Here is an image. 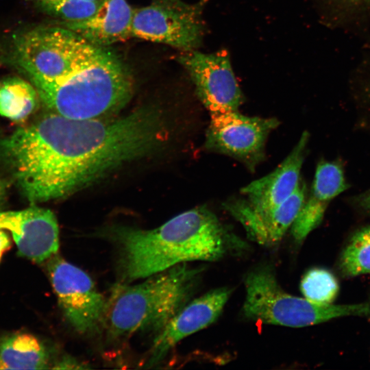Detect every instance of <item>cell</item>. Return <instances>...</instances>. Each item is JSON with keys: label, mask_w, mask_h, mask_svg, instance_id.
I'll use <instances>...</instances> for the list:
<instances>
[{"label": "cell", "mask_w": 370, "mask_h": 370, "mask_svg": "<svg viewBox=\"0 0 370 370\" xmlns=\"http://www.w3.org/2000/svg\"><path fill=\"white\" fill-rule=\"evenodd\" d=\"M163 129L162 114L154 108L113 119L52 112L1 138L0 162L29 201H47L156 149Z\"/></svg>", "instance_id": "obj_1"}, {"label": "cell", "mask_w": 370, "mask_h": 370, "mask_svg": "<svg viewBox=\"0 0 370 370\" xmlns=\"http://www.w3.org/2000/svg\"><path fill=\"white\" fill-rule=\"evenodd\" d=\"M0 62L25 74L52 112L99 119L123 107L133 79L122 60L64 26H37L0 44Z\"/></svg>", "instance_id": "obj_2"}, {"label": "cell", "mask_w": 370, "mask_h": 370, "mask_svg": "<svg viewBox=\"0 0 370 370\" xmlns=\"http://www.w3.org/2000/svg\"><path fill=\"white\" fill-rule=\"evenodd\" d=\"M119 265L125 281L147 278L190 261H216L241 243L208 208L184 212L153 230L115 227Z\"/></svg>", "instance_id": "obj_3"}, {"label": "cell", "mask_w": 370, "mask_h": 370, "mask_svg": "<svg viewBox=\"0 0 370 370\" xmlns=\"http://www.w3.org/2000/svg\"><path fill=\"white\" fill-rule=\"evenodd\" d=\"M201 269L186 262L157 273L142 283L114 287L104 321L113 337L160 332L190 301Z\"/></svg>", "instance_id": "obj_4"}, {"label": "cell", "mask_w": 370, "mask_h": 370, "mask_svg": "<svg viewBox=\"0 0 370 370\" xmlns=\"http://www.w3.org/2000/svg\"><path fill=\"white\" fill-rule=\"evenodd\" d=\"M243 312L248 319L291 328L306 327L347 316L370 314V304H322L292 295L279 285L271 269L247 274Z\"/></svg>", "instance_id": "obj_5"}, {"label": "cell", "mask_w": 370, "mask_h": 370, "mask_svg": "<svg viewBox=\"0 0 370 370\" xmlns=\"http://www.w3.org/2000/svg\"><path fill=\"white\" fill-rule=\"evenodd\" d=\"M206 0H153L134 9L132 36L162 43L184 51L199 47L204 36L202 18Z\"/></svg>", "instance_id": "obj_6"}, {"label": "cell", "mask_w": 370, "mask_h": 370, "mask_svg": "<svg viewBox=\"0 0 370 370\" xmlns=\"http://www.w3.org/2000/svg\"><path fill=\"white\" fill-rule=\"evenodd\" d=\"M47 266L59 305L69 323L82 334L96 332L104 322L107 302L91 278L56 254Z\"/></svg>", "instance_id": "obj_7"}, {"label": "cell", "mask_w": 370, "mask_h": 370, "mask_svg": "<svg viewBox=\"0 0 370 370\" xmlns=\"http://www.w3.org/2000/svg\"><path fill=\"white\" fill-rule=\"evenodd\" d=\"M205 147L232 156L254 167L264 158V148L270 132L279 121L275 118L247 116L238 110L210 113Z\"/></svg>", "instance_id": "obj_8"}, {"label": "cell", "mask_w": 370, "mask_h": 370, "mask_svg": "<svg viewBox=\"0 0 370 370\" xmlns=\"http://www.w3.org/2000/svg\"><path fill=\"white\" fill-rule=\"evenodd\" d=\"M177 60L188 73L197 96L209 113L238 110L243 96L227 52L184 51Z\"/></svg>", "instance_id": "obj_9"}, {"label": "cell", "mask_w": 370, "mask_h": 370, "mask_svg": "<svg viewBox=\"0 0 370 370\" xmlns=\"http://www.w3.org/2000/svg\"><path fill=\"white\" fill-rule=\"evenodd\" d=\"M309 136L304 132L291 153L275 170L243 188L241 192L245 198L228 202L225 206L229 212H265L289 197L300 182Z\"/></svg>", "instance_id": "obj_10"}, {"label": "cell", "mask_w": 370, "mask_h": 370, "mask_svg": "<svg viewBox=\"0 0 370 370\" xmlns=\"http://www.w3.org/2000/svg\"><path fill=\"white\" fill-rule=\"evenodd\" d=\"M0 230L11 234L20 256L36 262L49 260L58 251V225L50 210L32 206L0 211Z\"/></svg>", "instance_id": "obj_11"}, {"label": "cell", "mask_w": 370, "mask_h": 370, "mask_svg": "<svg viewBox=\"0 0 370 370\" xmlns=\"http://www.w3.org/2000/svg\"><path fill=\"white\" fill-rule=\"evenodd\" d=\"M230 294L229 288H219L190 300L158 333L145 365L149 367L156 365L182 339L214 322L222 312Z\"/></svg>", "instance_id": "obj_12"}, {"label": "cell", "mask_w": 370, "mask_h": 370, "mask_svg": "<svg viewBox=\"0 0 370 370\" xmlns=\"http://www.w3.org/2000/svg\"><path fill=\"white\" fill-rule=\"evenodd\" d=\"M348 187L338 162L321 160L317 164L308 197L291 227L295 242L301 243L321 223L330 203Z\"/></svg>", "instance_id": "obj_13"}, {"label": "cell", "mask_w": 370, "mask_h": 370, "mask_svg": "<svg viewBox=\"0 0 370 370\" xmlns=\"http://www.w3.org/2000/svg\"><path fill=\"white\" fill-rule=\"evenodd\" d=\"M134 12L127 0H103L90 17L62 25L90 42L106 47L132 36Z\"/></svg>", "instance_id": "obj_14"}, {"label": "cell", "mask_w": 370, "mask_h": 370, "mask_svg": "<svg viewBox=\"0 0 370 370\" xmlns=\"http://www.w3.org/2000/svg\"><path fill=\"white\" fill-rule=\"evenodd\" d=\"M306 197V187L300 181L295 190L278 207L262 213L244 211L231 214L245 230L248 236L264 247L278 244L296 219Z\"/></svg>", "instance_id": "obj_15"}, {"label": "cell", "mask_w": 370, "mask_h": 370, "mask_svg": "<svg viewBox=\"0 0 370 370\" xmlns=\"http://www.w3.org/2000/svg\"><path fill=\"white\" fill-rule=\"evenodd\" d=\"M0 356L5 369L49 368V356L45 347L28 333H15L2 337Z\"/></svg>", "instance_id": "obj_16"}, {"label": "cell", "mask_w": 370, "mask_h": 370, "mask_svg": "<svg viewBox=\"0 0 370 370\" xmlns=\"http://www.w3.org/2000/svg\"><path fill=\"white\" fill-rule=\"evenodd\" d=\"M40 100L34 86L16 75L0 79V115L14 122L25 121Z\"/></svg>", "instance_id": "obj_17"}, {"label": "cell", "mask_w": 370, "mask_h": 370, "mask_svg": "<svg viewBox=\"0 0 370 370\" xmlns=\"http://www.w3.org/2000/svg\"><path fill=\"white\" fill-rule=\"evenodd\" d=\"M338 268L348 278L370 275V225L352 236L341 254Z\"/></svg>", "instance_id": "obj_18"}, {"label": "cell", "mask_w": 370, "mask_h": 370, "mask_svg": "<svg viewBox=\"0 0 370 370\" xmlns=\"http://www.w3.org/2000/svg\"><path fill=\"white\" fill-rule=\"evenodd\" d=\"M299 287L304 297L322 304H333L339 291L334 275L326 269L318 267L304 275Z\"/></svg>", "instance_id": "obj_19"}, {"label": "cell", "mask_w": 370, "mask_h": 370, "mask_svg": "<svg viewBox=\"0 0 370 370\" xmlns=\"http://www.w3.org/2000/svg\"><path fill=\"white\" fill-rule=\"evenodd\" d=\"M103 0H34L36 7L45 13L60 18L63 22L84 20L92 15Z\"/></svg>", "instance_id": "obj_20"}, {"label": "cell", "mask_w": 370, "mask_h": 370, "mask_svg": "<svg viewBox=\"0 0 370 370\" xmlns=\"http://www.w3.org/2000/svg\"><path fill=\"white\" fill-rule=\"evenodd\" d=\"M53 369H86L88 368L80 363L76 359L70 356H64L60 359Z\"/></svg>", "instance_id": "obj_21"}, {"label": "cell", "mask_w": 370, "mask_h": 370, "mask_svg": "<svg viewBox=\"0 0 370 370\" xmlns=\"http://www.w3.org/2000/svg\"><path fill=\"white\" fill-rule=\"evenodd\" d=\"M11 183V180L0 177V210L6 201Z\"/></svg>", "instance_id": "obj_22"}, {"label": "cell", "mask_w": 370, "mask_h": 370, "mask_svg": "<svg viewBox=\"0 0 370 370\" xmlns=\"http://www.w3.org/2000/svg\"><path fill=\"white\" fill-rule=\"evenodd\" d=\"M358 205L370 215V189L360 195L357 199Z\"/></svg>", "instance_id": "obj_23"}, {"label": "cell", "mask_w": 370, "mask_h": 370, "mask_svg": "<svg viewBox=\"0 0 370 370\" xmlns=\"http://www.w3.org/2000/svg\"><path fill=\"white\" fill-rule=\"evenodd\" d=\"M5 230H0V260L3 253L11 246V240L9 234Z\"/></svg>", "instance_id": "obj_24"}, {"label": "cell", "mask_w": 370, "mask_h": 370, "mask_svg": "<svg viewBox=\"0 0 370 370\" xmlns=\"http://www.w3.org/2000/svg\"><path fill=\"white\" fill-rule=\"evenodd\" d=\"M351 3H361V2H367L370 1V0H343Z\"/></svg>", "instance_id": "obj_25"}, {"label": "cell", "mask_w": 370, "mask_h": 370, "mask_svg": "<svg viewBox=\"0 0 370 370\" xmlns=\"http://www.w3.org/2000/svg\"><path fill=\"white\" fill-rule=\"evenodd\" d=\"M0 369H5V367H4V365L1 359V356H0Z\"/></svg>", "instance_id": "obj_26"}]
</instances>
